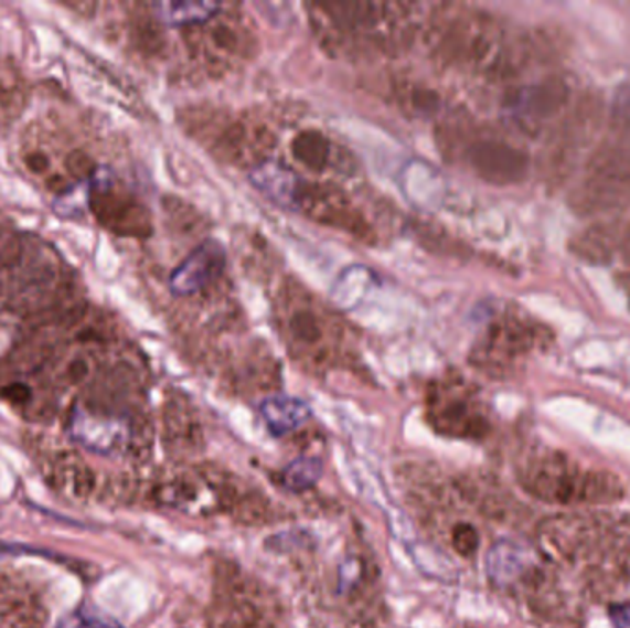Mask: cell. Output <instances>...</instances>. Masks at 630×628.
Masks as SVG:
<instances>
[{"label":"cell","instance_id":"obj_1","mask_svg":"<svg viewBox=\"0 0 630 628\" xmlns=\"http://www.w3.org/2000/svg\"><path fill=\"white\" fill-rule=\"evenodd\" d=\"M520 485L549 505L602 507L623 500L624 483L608 470H583L563 451L541 450L519 465Z\"/></svg>","mask_w":630,"mask_h":628},{"label":"cell","instance_id":"obj_2","mask_svg":"<svg viewBox=\"0 0 630 628\" xmlns=\"http://www.w3.org/2000/svg\"><path fill=\"white\" fill-rule=\"evenodd\" d=\"M487 575L492 586L505 594L520 595L531 610L555 619L564 610V595L553 567L542 561L538 551L514 540H500L487 553Z\"/></svg>","mask_w":630,"mask_h":628},{"label":"cell","instance_id":"obj_3","mask_svg":"<svg viewBox=\"0 0 630 628\" xmlns=\"http://www.w3.org/2000/svg\"><path fill=\"white\" fill-rule=\"evenodd\" d=\"M613 523L616 518L597 512L553 514L536 528V551L552 567H586L601 551Z\"/></svg>","mask_w":630,"mask_h":628},{"label":"cell","instance_id":"obj_4","mask_svg":"<svg viewBox=\"0 0 630 628\" xmlns=\"http://www.w3.org/2000/svg\"><path fill=\"white\" fill-rule=\"evenodd\" d=\"M428 421L437 434L456 439H481L489 432V421L480 402L465 385L437 382L428 393Z\"/></svg>","mask_w":630,"mask_h":628},{"label":"cell","instance_id":"obj_5","mask_svg":"<svg viewBox=\"0 0 630 628\" xmlns=\"http://www.w3.org/2000/svg\"><path fill=\"white\" fill-rule=\"evenodd\" d=\"M209 628H277L266 599L257 586L242 578L225 577L216 584L214 603L209 610Z\"/></svg>","mask_w":630,"mask_h":628},{"label":"cell","instance_id":"obj_6","mask_svg":"<svg viewBox=\"0 0 630 628\" xmlns=\"http://www.w3.org/2000/svg\"><path fill=\"white\" fill-rule=\"evenodd\" d=\"M591 595L608 597L630 584V520H616L596 558L585 567Z\"/></svg>","mask_w":630,"mask_h":628},{"label":"cell","instance_id":"obj_7","mask_svg":"<svg viewBox=\"0 0 630 628\" xmlns=\"http://www.w3.org/2000/svg\"><path fill=\"white\" fill-rule=\"evenodd\" d=\"M225 269V249L216 240L197 245L170 275V289L175 295L197 294L214 283Z\"/></svg>","mask_w":630,"mask_h":628},{"label":"cell","instance_id":"obj_8","mask_svg":"<svg viewBox=\"0 0 630 628\" xmlns=\"http://www.w3.org/2000/svg\"><path fill=\"white\" fill-rule=\"evenodd\" d=\"M73 434L85 446L104 454L124 448L129 439L128 424L122 418L95 415L82 407L74 409Z\"/></svg>","mask_w":630,"mask_h":628},{"label":"cell","instance_id":"obj_9","mask_svg":"<svg viewBox=\"0 0 630 628\" xmlns=\"http://www.w3.org/2000/svg\"><path fill=\"white\" fill-rule=\"evenodd\" d=\"M252 181L263 194L279 205L293 209L301 195V181L290 168L280 162H260L252 173Z\"/></svg>","mask_w":630,"mask_h":628},{"label":"cell","instance_id":"obj_10","mask_svg":"<svg viewBox=\"0 0 630 628\" xmlns=\"http://www.w3.org/2000/svg\"><path fill=\"white\" fill-rule=\"evenodd\" d=\"M258 413L274 437H282V435L296 432L301 428L302 424L308 423V418L312 417L307 402L286 395L269 396L260 402Z\"/></svg>","mask_w":630,"mask_h":628},{"label":"cell","instance_id":"obj_11","mask_svg":"<svg viewBox=\"0 0 630 628\" xmlns=\"http://www.w3.org/2000/svg\"><path fill=\"white\" fill-rule=\"evenodd\" d=\"M167 435L173 450L195 454L203 445V434L192 406L184 401L172 402L167 412Z\"/></svg>","mask_w":630,"mask_h":628},{"label":"cell","instance_id":"obj_12","mask_svg":"<svg viewBox=\"0 0 630 628\" xmlns=\"http://www.w3.org/2000/svg\"><path fill=\"white\" fill-rule=\"evenodd\" d=\"M222 8L218 2H159L153 10L168 26H194L216 18Z\"/></svg>","mask_w":630,"mask_h":628},{"label":"cell","instance_id":"obj_13","mask_svg":"<svg viewBox=\"0 0 630 628\" xmlns=\"http://www.w3.org/2000/svg\"><path fill=\"white\" fill-rule=\"evenodd\" d=\"M318 313L307 308H299L288 316L286 321V332L291 343L297 349L307 354V352H316L323 345V327Z\"/></svg>","mask_w":630,"mask_h":628},{"label":"cell","instance_id":"obj_14","mask_svg":"<svg viewBox=\"0 0 630 628\" xmlns=\"http://www.w3.org/2000/svg\"><path fill=\"white\" fill-rule=\"evenodd\" d=\"M291 153L312 172H324L332 161L330 140L319 131H305L291 142Z\"/></svg>","mask_w":630,"mask_h":628},{"label":"cell","instance_id":"obj_15","mask_svg":"<svg viewBox=\"0 0 630 628\" xmlns=\"http://www.w3.org/2000/svg\"><path fill=\"white\" fill-rule=\"evenodd\" d=\"M323 476V462L316 457H297L288 467L282 470L280 483L286 490L301 494L307 490H312Z\"/></svg>","mask_w":630,"mask_h":628},{"label":"cell","instance_id":"obj_16","mask_svg":"<svg viewBox=\"0 0 630 628\" xmlns=\"http://www.w3.org/2000/svg\"><path fill=\"white\" fill-rule=\"evenodd\" d=\"M485 153L492 159H483L481 164L485 168V172L498 175V178H513L516 175V170L522 167V162L516 161V153L503 146L487 148Z\"/></svg>","mask_w":630,"mask_h":628},{"label":"cell","instance_id":"obj_17","mask_svg":"<svg viewBox=\"0 0 630 628\" xmlns=\"http://www.w3.org/2000/svg\"><path fill=\"white\" fill-rule=\"evenodd\" d=\"M450 542H452L453 551H456L458 555L470 558V556H474L476 551L480 547V533H478V529H476L474 525H470V523H458V525L452 529Z\"/></svg>","mask_w":630,"mask_h":628},{"label":"cell","instance_id":"obj_18","mask_svg":"<svg viewBox=\"0 0 630 628\" xmlns=\"http://www.w3.org/2000/svg\"><path fill=\"white\" fill-rule=\"evenodd\" d=\"M87 195H89V184H76L74 189L60 195V200L56 201V211L62 216H79V211H84V205L87 203Z\"/></svg>","mask_w":630,"mask_h":628},{"label":"cell","instance_id":"obj_19","mask_svg":"<svg viewBox=\"0 0 630 628\" xmlns=\"http://www.w3.org/2000/svg\"><path fill=\"white\" fill-rule=\"evenodd\" d=\"M60 628H120L118 622L106 617L90 616L85 611H74L60 622Z\"/></svg>","mask_w":630,"mask_h":628},{"label":"cell","instance_id":"obj_20","mask_svg":"<svg viewBox=\"0 0 630 628\" xmlns=\"http://www.w3.org/2000/svg\"><path fill=\"white\" fill-rule=\"evenodd\" d=\"M608 617L616 628H630V600L613 603L608 608Z\"/></svg>","mask_w":630,"mask_h":628}]
</instances>
